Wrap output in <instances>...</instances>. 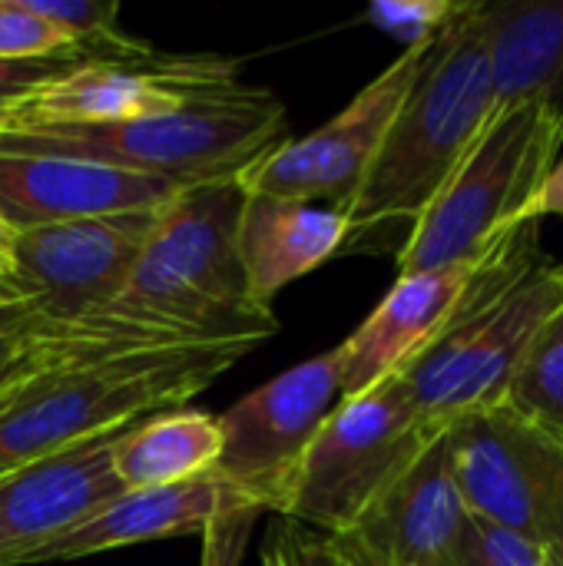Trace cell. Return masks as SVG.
I'll return each mask as SVG.
<instances>
[{"label": "cell", "mask_w": 563, "mask_h": 566, "mask_svg": "<svg viewBox=\"0 0 563 566\" xmlns=\"http://www.w3.org/2000/svg\"><path fill=\"white\" fill-rule=\"evenodd\" d=\"M481 10L484 0H471L465 17L435 40L355 196L342 209L348 219L342 255L388 252L398 229L415 226L488 126L494 83Z\"/></svg>", "instance_id": "6da1fadb"}, {"label": "cell", "mask_w": 563, "mask_h": 566, "mask_svg": "<svg viewBox=\"0 0 563 566\" xmlns=\"http://www.w3.org/2000/svg\"><path fill=\"white\" fill-rule=\"evenodd\" d=\"M256 345H163L53 368L0 408V478L110 438L149 415L186 408Z\"/></svg>", "instance_id": "7a4b0ae2"}, {"label": "cell", "mask_w": 563, "mask_h": 566, "mask_svg": "<svg viewBox=\"0 0 563 566\" xmlns=\"http://www.w3.org/2000/svg\"><path fill=\"white\" fill-rule=\"evenodd\" d=\"M239 182L186 186L163 212L123 292L106 312L183 342L262 345L279 332L275 312L249 298L236 232Z\"/></svg>", "instance_id": "3957f363"}, {"label": "cell", "mask_w": 563, "mask_h": 566, "mask_svg": "<svg viewBox=\"0 0 563 566\" xmlns=\"http://www.w3.org/2000/svg\"><path fill=\"white\" fill-rule=\"evenodd\" d=\"M289 139L282 99L262 86L222 83L192 99L116 126L0 133L7 153L90 156L153 172L179 186L239 182L262 156Z\"/></svg>", "instance_id": "277c9868"}, {"label": "cell", "mask_w": 563, "mask_h": 566, "mask_svg": "<svg viewBox=\"0 0 563 566\" xmlns=\"http://www.w3.org/2000/svg\"><path fill=\"white\" fill-rule=\"evenodd\" d=\"M563 149V116L544 106L494 109L441 192L398 249V275L478 262L541 192Z\"/></svg>", "instance_id": "5b68a950"}, {"label": "cell", "mask_w": 563, "mask_h": 566, "mask_svg": "<svg viewBox=\"0 0 563 566\" xmlns=\"http://www.w3.org/2000/svg\"><path fill=\"white\" fill-rule=\"evenodd\" d=\"M441 434L421 421L402 375L342 398L305 448L282 517L325 537L345 534Z\"/></svg>", "instance_id": "8992f818"}, {"label": "cell", "mask_w": 563, "mask_h": 566, "mask_svg": "<svg viewBox=\"0 0 563 566\" xmlns=\"http://www.w3.org/2000/svg\"><path fill=\"white\" fill-rule=\"evenodd\" d=\"M563 308V262L541 259L511 292L421 352L402 381L435 431L498 408L524 355Z\"/></svg>", "instance_id": "52a82bcc"}, {"label": "cell", "mask_w": 563, "mask_h": 566, "mask_svg": "<svg viewBox=\"0 0 563 566\" xmlns=\"http://www.w3.org/2000/svg\"><path fill=\"white\" fill-rule=\"evenodd\" d=\"M451 474L471 517H481L541 554H563V444L504 408L448 428Z\"/></svg>", "instance_id": "ba28073f"}, {"label": "cell", "mask_w": 563, "mask_h": 566, "mask_svg": "<svg viewBox=\"0 0 563 566\" xmlns=\"http://www.w3.org/2000/svg\"><path fill=\"white\" fill-rule=\"evenodd\" d=\"M163 209L17 229L3 265L7 298H27L50 318L103 312L129 282Z\"/></svg>", "instance_id": "9c48e42d"}, {"label": "cell", "mask_w": 563, "mask_h": 566, "mask_svg": "<svg viewBox=\"0 0 563 566\" xmlns=\"http://www.w3.org/2000/svg\"><path fill=\"white\" fill-rule=\"evenodd\" d=\"M342 401L335 348L315 355L219 415L222 454L216 474L249 494L259 511L282 514L305 448Z\"/></svg>", "instance_id": "30bf717a"}, {"label": "cell", "mask_w": 563, "mask_h": 566, "mask_svg": "<svg viewBox=\"0 0 563 566\" xmlns=\"http://www.w3.org/2000/svg\"><path fill=\"white\" fill-rule=\"evenodd\" d=\"M435 43L408 46L392 66H385L365 90L355 93L329 123L302 139H285L279 149L262 156L239 186L252 196H279L299 202H319L345 209L355 196L368 163L378 153L388 123L405 103Z\"/></svg>", "instance_id": "8fae6325"}, {"label": "cell", "mask_w": 563, "mask_h": 566, "mask_svg": "<svg viewBox=\"0 0 563 566\" xmlns=\"http://www.w3.org/2000/svg\"><path fill=\"white\" fill-rule=\"evenodd\" d=\"M239 66L212 56H159L153 63H83L0 109V133L90 129L143 119L236 83Z\"/></svg>", "instance_id": "7c38bea8"}, {"label": "cell", "mask_w": 563, "mask_h": 566, "mask_svg": "<svg viewBox=\"0 0 563 566\" xmlns=\"http://www.w3.org/2000/svg\"><path fill=\"white\" fill-rule=\"evenodd\" d=\"M183 189L173 179L90 156L0 149V216L13 232L163 209Z\"/></svg>", "instance_id": "4fadbf2b"}, {"label": "cell", "mask_w": 563, "mask_h": 566, "mask_svg": "<svg viewBox=\"0 0 563 566\" xmlns=\"http://www.w3.org/2000/svg\"><path fill=\"white\" fill-rule=\"evenodd\" d=\"M468 517L445 431L358 524L332 541L352 566H455Z\"/></svg>", "instance_id": "5bb4252c"}, {"label": "cell", "mask_w": 563, "mask_h": 566, "mask_svg": "<svg viewBox=\"0 0 563 566\" xmlns=\"http://www.w3.org/2000/svg\"><path fill=\"white\" fill-rule=\"evenodd\" d=\"M256 514L262 511L249 494H242L239 488L222 481L216 471H209L196 481H183L169 488L123 491L83 524L23 554L17 566L80 560V557H96L106 551L133 547V544L206 534L236 521H249Z\"/></svg>", "instance_id": "9a60e30c"}, {"label": "cell", "mask_w": 563, "mask_h": 566, "mask_svg": "<svg viewBox=\"0 0 563 566\" xmlns=\"http://www.w3.org/2000/svg\"><path fill=\"white\" fill-rule=\"evenodd\" d=\"M119 434L0 478V566H17L23 554L66 534L123 494L113 474Z\"/></svg>", "instance_id": "2e32d148"}, {"label": "cell", "mask_w": 563, "mask_h": 566, "mask_svg": "<svg viewBox=\"0 0 563 566\" xmlns=\"http://www.w3.org/2000/svg\"><path fill=\"white\" fill-rule=\"evenodd\" d=\"M345 239L348 219L338 209L246 192L236 249L249 298L262 308H272L285 285L342 255Z\"/></svg>", "instance_id": "e0dca14e"}, {"label": "cell", "mask_w": 563, "mask_h": 566, "mask_svg": "<svg viewBox=\"0 0 563 566\" xmlns=\"http://www.w3.org/2000/svg\"><path fill=\"white\" fill-rule=\"evenodd\" d=\"M481 20L494 109L534 103L563 116V0H484Z\"/></svg>", "instance_id": "ac0fdd59"}, {"label": "cell", "mask_w": 563, "mask_h": 566, "mask_svg": "<svg viewBox=\"0 0 563 566\" xmlns=\"http://www.w3.org/2000/svg\"><path fill=\"white\" fill-rule=\"evenodd\" d=\"M219 454V415L173 408L123 428L119 444L113 451V474L123 484V491L169 488L209 474Z\"/></svg>", "instance_id": "d6986e66"}, {"label": "cell", "mask_w": 563, "mask_h": 566, "mask_svg": "<svg viewBox=\"0 0 563 566\" xmlns=\"http://www.w3.org/2000/svg\"><path fill=\"white\" fill-rule=\"evenodd\" d=\"M498 408L563 444V308L524 355Z\"/></svg>", "instance_id": "ffe728a7"}, {"label": "cell", "mask_w": 563, "mask_h": 566, "mask_svg": "<svg viewBox=\"0 0 563 566\" xmlns=\"http://www.w3.org/2000/svg\"><path fill=\"white\" fill-rule=\"evenodd\" d=\"M468 7L471 0H375L365 10V20L408 50L435 43Z\"/></svg>", "instance_id": "44dd1931"}, {"label": "cell", "mask_w": 563, "mask_h": 566, "mask_svg": "<svg viewBox=\"0 0 563 566\" xmlns=\"http://www.w3.org/2000/svg\"><path fill=\"white\" fill-rule=\"evenodd\" d=\"M76 46L66 33L33 17L23 0H0V60H33L53 53H73Z\"/></svg>", "instance_id": "7402d4cb"}, {"label": "cell", "mask_w": 563, "mask_h": 566, "mask_svg": "<svg viewBox=\"0 0 563 566\" xmlns=\"http://www.w3.org/2000/svg\"><path fill=\"white\" fill-rule=\"evenodd\" d=\"M455 566H544V554L481 517H468Z\"/></svg>", "instance_id": "603a6c76"}, {"label": "cell", "mask_w": 563, "mask_h": 566, "mask_svg": "<svg viewBox=\"0 0 563 566\" xmlns=\"http://www.w3.org/2000/svg\"><path fill=\"white\" fill-rule=\"evenodd\" d=\"M83 63H116V60H106L93 50H73V53L33 56V60H0V109L30 96L50 80L73 73Z\"/></svg>", "instance_id": "cb8c5ba5"}, {"label": "cell", "mask_w": 563, "mask_h": 566, "mask_svg": "<svg viewBox=\"0 0 563 566\" xmlns=\"http://www.w3.org/2000/svg\"><path fill=\"white\" fill-rule=\"evenodd\" d=\"M269 547L275 551L279 566H352V560L335 547L332 537L309 531L302 524H285L272 534Z\"/></svg>", "instance_id": "d4e9b609"}, {"label": "cell", "mask_w": 563, "mask_h": 566, "mask_svg": "<svg viewBox=\"0 0 563 566\" xmlns=\"http://www.w3.org/2000/svg\"><path fill=\"white\" fill-rule=\"evenodd\" d=\"M548 216H563V156L557 159V166L551 169V176L544 179V186L534 196V202L524 209L521 222H541Z\"/></svg>", "instance_id": "484cf974"}, {"label": "cell", "mask_w": 563, "mask_h": 566, "mask_svg": "<svg viewBox=\"0 0 563 566\" xmlns=\"http://www.w3.org/2000/svg\"><path fill=\"white\" fill-rule=\"evenodd\" d=\"M10 239H13V229L3 222L0 216V275H3V265H7V252H10Z\"/></svg>", "instance_id": "4316f807"}, {"label": "cell", "mask_w": 563, "mask_h": 566, "mask_svg": "<svg viewBox=\"0 0 563 566\" xmlns=\"http://www.w3.org/2000/svg\"><path fill=\"white\" fill-rule=\"evenodd\" d=\"M262 566H279V557H275V551L265 544V554H262Z\"/></svg>", "instance_id": "83f0119b"}, {"label": "cell", "mask_w": 563, "mask_h": 566, "mask_svg": "<svg viewBox=\"0 0 563 566\" xmlns=\"http://www.w3.org/2000/svg\"><path fill=\"white\" fill-rule=\"evenodd\" d=\"M544 566H563V554H544Z\"/></svg>", "instance_id": "f1b7e54d"}, {"label": "cell", "mask_w": 563, "mask_h": 566, "mask_svg": "<svg viewBox=\"0 0 563 566\" xmlns=\"http://www.w3.org/2000/svg\"><path fill=\"white\" fill-rule=\"evenodd\" d=\"M0 298H7V289H3V275H0Z\"/></svg>", "instance_id": "f546056e"}]
</instances>
